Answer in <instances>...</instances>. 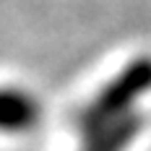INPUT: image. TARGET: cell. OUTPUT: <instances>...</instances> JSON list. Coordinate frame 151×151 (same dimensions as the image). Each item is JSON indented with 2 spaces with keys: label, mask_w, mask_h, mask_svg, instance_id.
Wrapping results in <instances>:
<instances>
[{
  "label": "cell",
  "mask_w": 151,
  "mask_h": 151,
  "mask_svg": "<svg viewBox=\"0 0 151 151\" xmlns=\"http://www.w3.org/2000/svg\"><path fill=\"white\" fill-rule=\"evenodd\" d=\"M151 91V60L130 63L117 78L99 89L76 115L78 151H128L141 136L138 102Z\"/></svg>",
  "instance_id": "obj_1"
},
{
  "label": "cell",
  "mask_w": 151,
  "mask_h": 151,
  "mask_svg": "<svg viewBox=\"0 0 151 151\" xmlns=\"http://www.w3.org/2000/svg\"><path fill=\"white\" fill-rule=\"evenodd\" d=\"M39 120L37 99L21 89H0V133H29Z\"/></svg>",
  "instance_id": "obj_2"
}]
</instances>
